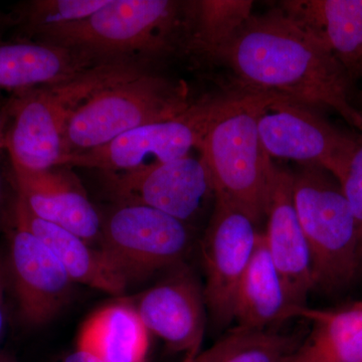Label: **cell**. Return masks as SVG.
Returning a JSON list of instances; mask_svg holds the SVG:
<instances>
[{
  "label": "cell",
  "mask_w": 362,
  "mask_h": 362,
  "mask_svg": "<svg viewBox=\"0 0 362 362\" xmlns=\"http://www.w3.org/2000/svg\"><path fill=\"white\" fill-rule=\"evenodd\" d=\"M195 101L185 81L149 69L105 88L78 109L66 127L65 156L96 148L147 124L170 120Z\"/></svg>",
  "instance_id": "obj_6"
},
{
  "label": "cell",
  "mask_w": 362,
  "mask_h": 362,
  "mask_svg": "<svg viewBox=\"0 0 362 362\" xmlns=\"http://www.w3.org/2000/svg\"><path fill=\"white\" fill-rule=\"evenodd\" d=\"M267 218L264 235L274 265L291 303L306 306L309 293L315 289L310 250L293 201L292 173L275 164Z\"/></svg>",
  "instance_id": "obj_15"
},
{
  "label": "cell",
  "mask_w": 362,
  "mask_h": 362,
  "mask_svg": "<svg viewBox=\"0 0 362 362\" xmlns=\"http://www.w3.org/2000/svg\"><path fill=\"white\" fill-rule=\"evenodd\" d=\"M8 120V116L6 113V111L0 115V144H1L2 136H4V127H6V124Z\"/></svg>",
  "instance_id": "obj_28"
},
{
  "label": "cell",
  "mask_w": 362,
  "mask_h": 362,
  "mask_svg": "<svg viewBox=\"0 0 362 362\" xmlns=\"http://www.w3.org/2000/svg\"><path fill=\"white\" fill-rule=\"evenodd\" d=\"M250 0L187 1V57L209 65L252 16Z\"/></svg>",
  "instance_id": "obj_22"
},
{
  "label": "cell",
  "mask_w": 362,
  "mask_h": 362,
  "mask_svg": "<svg viewBox=\"0 0 362 362\" xmlns=\"http://www.w3.org/2000/svg\"><path fill=\"white\" fill-rule=\"evenodd\" d=\"M134 300L136 311L149 332L175 351L201 350L206 322L204 287L185 264Z\"/></svg>",
  "instance_id": "obj_13"
},
{
  "label": "cell",
  "mask_w": 362,
  "mask_h": 362,
  "mask_svg": "<svg viewBox=\"0 0 362 362\" xmlns=\"http://www.w3.org/2000/svg\"><path fill=\"white\" fill-rule=\"evenodd\" d=\"M7 269L6 264L0 257V337L4 329V324H6V304H4V293H6V287L7 282Z\"/></svg>",
  "instance_id": "obj_26"
},
{
  "label": "cell",
  "mask_w": 362,
  "mask_h": 362,
  "mask_svg": "<svg viewBox=\"0 0 362 362\" xmlns=\"http://www.w3.org/2000/svg\"><path fill=\"white\" fill-rule=\"evenodd\" d=\"M243 95L226 89L218 96L202 97L175 118L147 124L96 148L66 156L59 166L118 175L189 156L192 149H199L211 124L235 106Z\"/></svg>",
  "instance_id": "obj_7"
},
{
  "label": "cell",
  "mask_w": 362,
  "mask_h": 362,
  "mask_svg": "<svg viewBox=\"0 0 362 362\" xmlns=\"http://www.w3.org/2000/svg\"><path fill=\"white\" fill-rule=\"evenodd\" d=\"M8 228L7 276L21 320L39 327L51 322L70 301L74 282L44 243L20 221Z\"/></svg>",
  "instance_id": "obj_12"
},
{
  "label": "cell",
  "mask_w": 362,
  "mask_h": 362,
  "mask_svg": "<svg viewBox=\"0 0 362 362\" xmlns=\"http://www.w3.org/2000/svg\"><path fill=\"white\" fill-rule=\"evenodd\" d=\"M340 185L356 221L359 264L362 273V141L352 157L346 175Z\"/></svg>",
  "instance_id": "obj_25"
},
{
  "label": "cell",
  "mask_w": 362,
  "mask_h": 362,
  "mask_svg": "<svg viewBox=\"0 0 362 362\" xmlns=\"http://www.w3.org/2000/svg\"><path fill=\"white\" fill-rule=\"evenodd\" d=\"M358 80H361L362 81V63H361V68H359V73H358ZM359 107H358V109H359V111L361 112L362 113V89L361 90V93H359Z\"/></svg>",
  "instance_id": "obj_31"
},
{
  "label": "cell",
  "mask_w": 362,
  "mask_h": 362,
  "mask_svg": "<svg viewBox=\"0 0 362 362\" xmlns=\"http://www.w3.org/2000/svg\"><path fill=\"white\" fill-rule=\"evenodd\" d=\"M14 220L20 221L51 250L70 276L74 284L120 296L128 284L99 247L88 244L76 233L37 218L16 195Z\"/></svg>",
  "instance_id": "obj_17"
},
{
  "label": "cell",
  "mask_w": 362,
  "mask_h": 362,
  "mask_svg": "<svg viewBox=\"0 0 362 362\" xmlns=\"http://www.w3.org/2000/svg\"><path fill=\"white\" fill-rule=\"evenodd\" d=\"M300 343L292 335L238 326L194 362H289Z\"/></svg>",
  "instance_id": "obj_23"
},
{
  "label": "cell",
  "mask_w": 362,
  "mask_h": 362,
  "mask_svg": "<svg viewBox=\"0 0 362 362\" xmlns=\"http://www.w3.org/2000/svg\"><path fill=\"white\" fill-rule=\"evenodd\" d=\"M0 362H18L13 356L7 352H0Z\"/></svg>",
  "instance_id": "obj_30"
},
{
  "label": "cell",
  "mask_w": 362,
  "mask_h": 362,
  "mask_svg": "<svg viewBox=\"0 0 362 362\" xmlns=\"http://www.w3.org/2000/svg\"><path fill=\"white\" fill-rule=\"evenodd\" d=\"M295 308L261 232L238 289L235 321L240 327L266 330L268 326L293 318Z\"/></svg>",
  "instance_id": "obj_20"
},
{
  "label": "cell",
  "mask_w": 362,
  "mask_h": 362,
  "mask_svg": "<svg viewBox=\"0 0 362 362\" xmlns=\"http://www.w3.org/2000/svg\"><path fill=\"white\" fill-rule=\"evenodd\" d=\"M149 333L132 302L121 299L98 309L85 321L77 347L101 362H145Z\"/></svg>",
  "instance_id": "obj_19"
},
{
  "label": "cell",
  "mask_w": 362,
  "mask_h": 362,
  "mask_svg": "<svg viewBox=\"0 0 362 362\" xmlns=\"http://www.w3.org/2000/svg\"><path fill=\"white\" fill-rule=\"evenodd\" d=\"M293 317L312 328L289 362H362V302L329 310L297 307Z\"/></svg>",
  "instance_id": "obj_21"
},
{
  "label": "cell",
  "mask_w": 362,
  "mask_h": 362,
  "mask_svg": "<svg viewBox=\"0 0 362 362\" xmlns=\"http://www.w3.org/2000/svg\"><path fill=\"white\" fill-rule=\"evenodd\" d=\"M199 352H201V350H194V351L187 352V354H185V358L181 362H194L195 357L199 356Z\"/></svg>",
  "instance_id": "obj_29"
},
{
  "label": "cell",
  "mask_w": 362,
  "mask_h": 362,
  "mask_svg": "<svg viewBox=\"0 0 362 362\" xmlns=\"http://www.w3.org/2000/svg\"><path fill=\"white\" fill-rule=\"evenodd\" d=\"M149 70L147 64L109 61L56 84L16 92L6 113L13 124L2 136L11 164L33 170L59 166L71 117L105 88Z\"/></svg>",
  "instance_id": "obj_3"
},
{
  "label": "cell",
  "mask_w": 362,
  "mask_h": 362,
  "mask_svg": "<svg viewBox=\"0 0 362 362\" xmlns=\"http://www.w3.org/2000/svg\"><path fill=\"white\" fill-rule=\"evenodd\" d=\"M258 130L271 158L316 164L339 183L362 141V135L338 129L315 109L281 96H274L264 107Z\"/></svg>",
  "instance_id": "obj_9"
},
{
  "label": "cell",
  "mask_w": 362,
  "mask_h": 362,
  "mask_svg": "<svg viewBox=\"0 0 362 362\" xmlns=\"http://www.w3.org/2000/svg\"><path fill=\"white\" fill-rule=\"evenodd\" d=\"M318 40L356 83L362 63V0H284L276 6Z\"/></svg>",
  "instance_id": "obj_16"
},
{
  "label": "cell",
  "mask_w": 362,
  "mask_h": 362,
  "mask_svg": "<svg viewBox=\"0 0 362 362\" xmlns=\"http://www.w3.org/2000/svg\"><path fill=\"white\" fill-rule=\"evenodd\" d=\"M103 63L81 51L37 40L0 42V90L56 84Z\"/></svg>",
  "instance_id": "obj_18"
},
{
  "label": "cell",
  "mask_w": 362,
  "mask_h": 362,
  "mask_svg": "<svg viewBox=\"0 0 362 362\" xmlns=\"http://www.w3.org/2000/svg\"><path fill=\"white\" fill-rule=\"evenodd\" d=\"M209 65L226 69L228 89L285 97L315 110L331 109L362 132V113L354 104L349 71L276 6L252 14Z\"/></svg>",
  "instance_id": "obj_1"
},
{
  "label": "cell",
  "mask_w": 362,
  "mask_h": 362,
  "mask_svg": "<svg viewBox=\"0 0 362 362\" xmlns=\"http://www.w3.org/2000/svg\"><path fill=\"white\" fill-rule=\"evenodd\" d=\"M274 96L244 93L211 124L197 149L216 199L243 211L257 226L267 216L274 168L259 138V117Z\"/></svg>",
  "instance_id": "obj_4"
},
{
  "label": "cell",
  "mask_w": 362,
  "mask_h": 362,
  "mask_svg": "<svg viewBox=\"0 0 362 362\" xmlns=\"http://www.w3.org/2000/svg\"><path fill=\"white\" fill-rule=\"evenodd\" d=\"M109 0H32L14 11V23L32 37L45 28L66 25L88 18Z\"/></svg>",
  "instance_id": "obj_24"
},
{
  "label": "cell",
  "mask_w": 362,
  "mask_h": 362,
  "mask_svg": "<svg viewBox=\"0 0 362 362\" xmlns=\"http://www.w3.org/2000/svg\"><path fill=\"white\" fill-rule=\"evenodd\" d=\"M32 40L90 54L99 62H148L187 57V1L109 0L88 18L52 26Z\"/></svg>",
  "instance_id": "obj_2"
},
{
  "label": "cell",
  "mask_w": 362,
  "mask_h": 362,
  "mask_svg": "<svg viewBox=\"0 0 362 362\" xmlns=\"http://www.w3.org/2000/svg\"><path fill=\"white\" fill-rule=\"evenodd\" d=\"M59 362H101L89 352L81 349H76L71 354H66Z\"/></svg>",
  "instance_id": "obj_27"
},
{
  "label": "cell",
  "mask_w": 362,
  "mask_h": 362,
  "mask_svg": "<svg viewBox=\"0 0 362 362\" xmlns=\"http://www.w3.org/2000/svg\"><path fill=\"white\" fill-rule=\"evenodd\" d=\"M194 244V228L147 206L116 202L102 216L101 249L131 283L185 264Z\"/></svg>",
  "instance_id": "obj_8"
},
{
  "label": "cell",
  "mask_w": 362,
  "mask_h": 362,
  "mask_svg": "<svg viewBox=\"0 0 362 362\" xmlns=\"http://www.w3.org/2000/svg\"><path fill=\"white\" fill-rule=\"evenodd\" d=\"M293 201L312 259L315 288L334 291L361 274L356 221L341 185L312 163L293 173Z\"/></svg>",
  "instance_id": "obj_5"
},
{
  "label": "cell",
  "mask_w": 362,
  "mask_h": 362,
  "mask_svg": "<svg viewBox=\"0 0 362 362\" xmlns=\"http://www.w3.org/2000/svg\"><path fill=\"white\" fill-rule=\"evenodd\" d=\"M16 195L37 218L76 233L99 247L102 216L68 166L33 170L11 164Z\"/></svg>",
  "instance_id": "obj_14"
},
{
  "label": "cell",
  "mask_w": 362,
  "mask_h": 362,
  "mask_svg": "<svg viewBox=\"0 0 362 362\" xmlns=\"http://www.w3.org/2000/svg\"><path fill=\"white\" fill-rule=\"evenodd\" d=\"M107 187L116 202L156 209L194 228L207 202L214 197L213 183L202 157H181L137 170L107 175Z\"/></svg>",
  "instance_id": "obj_11"
},
{
  "label": "cell",
  "mask_w": 362,
  "mask_h": 362,
  "mask_svg": "<svg viewBox=\"0 0 362 362\" xmlns=\"http://www.w3.org/2000/svg\"><path fill=\"white\" fill-rule=\"evenodd\" d=\"M258 226L225 202L214 199L213 213L201 242L206 310L214 328L235 321L238 289L258 243Z\"/></svg>",
  "instance_id": "obj_10"
}]
</instances>
